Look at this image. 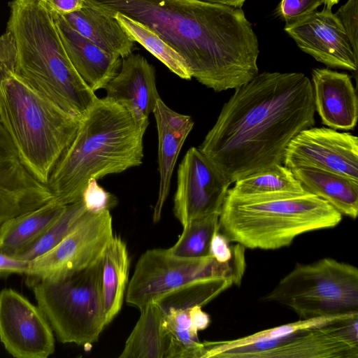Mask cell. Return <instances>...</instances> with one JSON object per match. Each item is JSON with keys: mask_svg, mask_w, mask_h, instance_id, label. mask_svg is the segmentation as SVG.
<instances>
[{"mask_svg": "<svg viewBox=\"0 0 358 358\" xmlns=\"http://www.w3.org/2000/svg\"><path fill=\"white\" fill-rule=\"evenodd\" d=\"M315 113L303 73H258L235 89L199 149L232 183L282 164L290 141L314 126Z\"/></svg>", "mask_w": 358, "mask_h": 358, "instance_id": "cell-1", "label": "cell"}, {"mask_svg": "<svg viewBox=\"0 0 358 358\" xmlns=\"http://www.w3.org/2000/svg\"><path fill=\"white\" fill-rule=\"evenodd\" d=\"M83 1L148 27L184 58L193 78L215 92L236 89L258 74L257 37L241 8L199 0Z\"/></svg>", "mask_w": 358, "mask_h": 358, "instance_id": "cell-2", "label": "cell"}, {"mask_svg": "<svg viewBox=\"0 0 358 358\" xmlns=\"http://www.w3.org/2000/svg\"><path fill=\"white\" fill-rule=\"evenodd\" d=\"M147 128L122 105L97 98L50 173L47 186L54 199L64 206L75 203L90 179L140 166Z\"/></svg>", "mask_w": 358, "mask_h": 358, "instance_id": "cell-3", "label": "cell"}, {"mask_svg": "<svg viewBox=\"0 0 358 358\" xmlns=\"http://www.w3.org/2000/svg\"><path fill=\"white\" fill-rule=\"evenodd\" d=\"M6 31L15 41L14 73L61 108L81 118L97 99L64 50L42 0H13Z\"/></svg>", "mask_w": 358, "mask_h": 358, "instance_id": "cell-4", "label": "cell"}, {"mask_svg": "<svg viewBox=\"0 0 358 358\" xmlns=\"http://www.w3.org/2000/svg\"><path fill=\"white\" fill-rule=\"evenodd\" d=\"M342 215L322 199L298 194L240 196L229 192L219 216V230L244 248L278 250L299 236L336 227Z\"/></svg>", "mask_w": 358, "mask_h": 358, "instance_id": "cell-5", "label": "cell"}, {"mask_svg": "<svg viewBox=\"0 0 358 358\" xmlns=\"http://www.w3.org/2000/svg\"><path fill=\"white\" fill-rule=\"evenodd\" d=\"M0 120L29 172L47 185L80 118L43 96L14 71L0 77Z\"/></svg>", "mask_w": 358, "mask_h": 358, "instance_id": "cell-6", "label": "cell"}, {"mask_svg": "<svg viewBox=\"0 0 358 358\" xmlns=\"http://www.w3.org/2000/svg\"><path fill=\"white\" fill-rule=\"evenodd\" d=\"M262 300L287 306L301 320L358 312V269L330 257L297 263Z\"/></svg>", "mask_w": 358, "mask_h": 358, "instance_id": "cell-7", "label": "cell"}, {"mask_svg": "<svg viewBox=\"0 0 358 358\" xmlns=\"http://www.w3.org/2000/svg\"><path fill=\"white\" fill-rule=\"evenodd\" d=\"M101 268V259L66 278L28 284L61 343L90 345L98 341L106 327Z\"/></svg>", "mask_w": 358, "mask_h": 358, "instance_id": "cell-8", "label": "cell"}, {"mask_svg": "<svg viewBox=\"0 0 358 358\" xmlns=\"http://www.w3.org/2000/svg\"><path fill=\"white\" fill-rule=\"evenodd\" d=\"M244 249L237 245L233 259L227 263H220L210 255L185 258L172 255L168 249L148 250L136 264L125 301L141 310L162 294L201 278H231L238 285L245 266Z\"/></svg>", "mask_w": 358, "mask_h": 358, "instance_id": "cell-9", "label": "cell"}, {"mask_svg": "<svg viewBox=\"0 0 358 358\" xmlns=\"http://www.w3.org/2000/svg\"><path fill=\"white\" fill-rule=\"evenodd\" d=\"M113 236L110 210L87 211L59 243L30 261L28 284L62 280L96 264Z\"/></svg>", "mask_w": 358, "mask_h": 358, "instance_id": "cell-10", "label": "cell"}, {"mask_svg": "<svg viewBox=\"0 0 358 358\" xmlns=\"http://www.w3.org/2000/svg\"><path fill=\"white\" fill-rule=\"evenodd\" d=\"M231 181L200 151L191 147L180 163L173 213L182 226L220 214Z\"/></svg>", "mask_w": 358, "mask_h": 358, "instance_id": "cell-11", "label": "cell"}, {"mask_svg": "<svg viewBox=\"0 0 358 358\" xmlns=\"http://www.w3.org/2000/svg\"><path fill=\"white\" fill-rule=\"evenodd\" d=\"M0 341L16 358H47L55 349L53 330L41 309L11 288L0 291Z\"/></svg>", "mask_w": 358, "mask_h": 358, "instance_id": "cell-12", "label": "cell"}, {"mask_svg": "<svg viewBox=\"0 0 358 358\" xmlns=\"http://www.w3.org/2000/svg\"><path fill=\"white\" fill-rule=\"evenodd\" d=\"M282 164L290 169L313 167L358 180V138L330 127L305 129L289 143Z\"/></svg>", "mask_w": 358, "mask_h": 358, "instance_id": "cell-13", "label": "cell"}, {"mask_svg": "<svg viewBox=\"0 0 358 358\" xmlns=\"http://www.w3.org/2000/svg\"><path fill=\"white\" fill-rule=\"evenodd\" d=\"M358 312L301 330L259 358H357Z\"/></svg>", "mask_w": 358, "mask_h": 358, "instance_id": "cell-14", "label": "cell"}, {"mask_svg": "<svg viewBox=\"0 0 358 358\" xmlns=\"http://www.w3.org/2000/svg\"><path fill=\"white\" fill-rule=\"evenodd\" d=\"M285 31L301 50L329 67L355 71L357 55L342 24L325 7L303 18L286 24Z\"/></svg>", "mask_w": 358, "mask_h": 358, "instance_id": "cell-15", "label": "cell"}, {"mask_svg": "<svg viewBox=\"0 0 358 358\" xmlns=\"http://www.w3.org/2000/svg\"><path fill=\"white\" fill-rule=\"evenodd\" d=\"M53 199L48 186L38 181L21 162L0 120V227Z\"/></svg>", "mask_w": 358, "mask_h": 358, "instance_id": "cell-16", "label": "cell"}, {"mask_svg": "<svg viewBox=\"0 0 358 358\" xmlns=\"http://www.w3.org/2000/svg\"><path fill=\"white\" fill-rule=\"evenodd\" d=\"M104 89L106 97L127 108L141 123L148 126L149 116L160 96L155 69L143 56L131 53L122 58L119 72Z\"/></svg>", "mask_w": 358, "mask_h": 358, "instance_id": "cell-17", "label": "cell"}, {"mask_svg": "<svg viewBox=\"0 0 358 358\" xmlns=\"http://www.w3.org/2000/svg\"><path fill=\"white\" fill-rule=\"evenodd\" d=\"M49 11L67 56L78 75L92 91L104 89L119 72L122 58L101 49L80 35L61 14Z\"/></svg>", "mask_w": 358, "mask_h": 358, "instance_id": "cell-18", "label": "cell"}, {"mask_svg": "<svg viewBox=\"0 0 358 358\" xmlns=\"http://www.w3.org/2000/svg\"><path fill=\"white\" fill-rule=\"evenodd\" d=\"M311 84L315 108L322 123L334 129H354L358 101L349 75L329 69H315Z\"/></svg>", "mask_w": 358, "mask_h": 358, "instance_id": "cell-19", "label": "cell"}, {"mask_svg": "<svg viewBox=\"0 0 358 358\" xmlns=\"http://www.w3.org/2000/svg\"><path fill=\"white\" fill-rule=\"evenodd\" d=\"M158 135L159 187L154 208L153 220H160L169 195L175 165L182 147L192 131L194 121L189 115L180 114L167 106L159 98L153 110Z\"/></svg>", "mask_w": 358, "mask_h": 358, "instance_id": "cell-20", "label": "cell"}, {"mask_svg": "<svg viewBox=\"0 0 358 358\" xmlns=\"http://www.w3.org/2000/svg\"><path fill=\"white\" fill-rule=\"evenodd\" d=\"M62 15L73 29L101 49L122 58L132 53L135 41L114 17L85 3L80 9Z\"/></svg>", "mask_w": 358, "mask_h": 358, "instance_id": "cell-21", "label": "cell"}, {"mask_svg": "<svg viewBox=\"0 0 358 358\" xmlns=\"http://www.w3.org/2000/svg\"><path fill=\"white\" fill-rule=\"evenodd\" d=\"M291 170L307 192L328 202L342 215L357 217L358 180L313 167Z\"/></svg>", "mask_w": 358, "mask_h": 358, "instance_id": "cell-22", "label": "cell"}, {"mask_svg": "<svg viewBox=\"0 0 358 358\" xmlns=\"http://www.w3.org/2000/svg\"><path fill=\"white\" fill-rule=\"evenodd\" d=\"M66 206L53 199L6 220L0 227V252L15 256L24 251L62 215Z\"/></svg>", "mask_w": 358, "mask_h": 358, "instance_id": "cell-23", "label": "cell"}, {"mask_svg": "<svg viewBox=\"0 0 358 358\" xmlns=\"http://www.w3.org/2000/svg\"><path fill=\"white\" fill-rule=\"evenodd\" d=\"M129 264L125 242L114 235L101 257V290L106 326L122 308L129 283Z\"/></svg>", "mask_w": 358, "mask_h": 358, "instance_id": "cell-24", "label": "cell"}, {"mask_svg": "<svg viewBox=\"0 0 358 358\" xmlns=\"http://www.w3.org/2000/svg\"><path fill=\"white\" fill-rule=\"evenodd\" d=\"M140 311V317L119 357L166 358L171 337L166 326L164 312L153 301Z\"/></svg>", "mask_w": 358, "mask_h": 358, "instance_id": "cell-25", "label": "cell"}, {"mask_svg": "<svg viewBox=\"0 0 358 358\" xmlns=\"http://www.w3.org/2000/svg\"><path fill=\"white\" fill-rule=\"evenodd\" d=\"M229 192L240 196L298 194L306 192L293 171L275 164L236 180Z\"/></svg>", "mask_w": 358, "mask_h": 358, "instance_id": "cell-26", "label": "cell"}, {"mask_svg": "<svg viewBox=\"0 0 358 358\" xmlns=\"http://www.w3.org/2000/svg\"><path fill=\"white\" fill-rule=\"evenodd\" d=\"M235 284L231 278L208 277L197 278L176 287L157 298L155 302L164 313L173 309H189L208 303Z\"/></svg>", "mask_w": 358, "mask_h": 358, "instance_id": "cell-27", "label": "cell"}, {"mask_svg": "<svg viewBox=\"0 0 358 358\" xmlns=\"http://www.w3.org/2000/svg\"><path fill=\"white\" fill-rule=\"evenodd\" d=\"M113 17L135 42L144 47L171 72L182 79L191 80L192 75L184 58L157 33L122 13H117Z\"/></svg>", "mask_w": 358, "mask_h": 358, "instance_id": "cell-28", "label": "cell"}, {"mask_svg": "<svg viewBox=\"0 0 358 358\" xmlns=\"http://www.w3.org/2000/svg\"><path fill=\"white\" fill-rule=\"evenodd\" d=\"M165 323L171 337L166 358H203L205 348L193 327L189 309H173L164 313Z\"/></svg>", "mask_w": 358, "mask_h": 358, "instance_id": "cell-29", "label": "cell"}, {"mask_svg": "<svg viewBox=\"0 0 358 358\" xmlns=\"http://www.w3.org/2000/svg\"><path fill=\"white\" fill-rule=\"evenodd\" d=\"M87 212L82 199L69 204L62 215L30 246L15 256L31 261L59 243L78 224Z\"/></svg>", "mask_w": 358, "mask_h": 358, "instance_id": "cell-30", "label": "cell"}, {"mask_svg": "<svg viewBox=\"0 0 358 358\" xmlns=\"http://www.w3.org/2000/svg\"><path fill=\"white\" fill-rule=\"evenodd\" d=\"M220 214L193 220L185 226L178 241L169 251L185 258H201L209 255L212 237L219 230Z\"/></svg>", "mask_w": 358, "mask_h": 358, "instance_id": "cell-31", "label": "cell"}, {"mask_svg": "<svg viewBox=\"0 0 358 358\" xmlns=\"http://www.w3.org/2000/svg\"><path fill=\"white\" fill-rule=\"evenodd\" d=\"M81 199L87 210L92 213L110 210L117 204L115 196L100 186L94 178L89 180Z\"/></svg>", "mask_w": 358, "mask_h": 358, "instance_id": "cell-32", "label": "cell"}, {"mask_svg": "<svg viewBox=\"0 0 358 358\" xmlns=\"http://www.w3.org/2000/svg\"><path fill=\"white\" fill-rule=\"evenodd\" d=\"M323 3L325 0H282L278 11L286 24H292L313 13Z\"/></svg>", "mask_w": 358, "mask_h": 358, "instance_id": "cell-33", "label": "cell"}, {"mask_svg": "<svg viewBox=\"0 0 358 358\" xmlns=\"http://www.w3.org/2000/svg\"><path fill=\"white\" fill-rule=\"evenodd\" d=\"M358 0H348L334 13L349 38L353 51L357 55V13Z\"/></svg>", "mask_w": 358, "mask_h": 358, "instance_id": "cell-34", "label": "cell"}, {"mask_svg": "<svg viewBox=\"0 0 358 358\" xmlns=\"http://www.w3.org/2000/svg\"><path fill=\"white\" fill-rule=\"evenodd\" d=\"M16 59V48L12 35L6 31L0 36V77L10 71H14Z\"/></svg>", "mask_w": 358, "mask_h": 358, "instance_id": "cell-35", "label": "cell"}, {"mask_svg": "<svg viewBox=\"0 0 358 358\" xmlns=\"http://www.w3.org/2000/svg\"><path fill=\"white\" fill-rule=\"evenodd\" d=\"M236 246L231 248L228 239L217 230L213 234L209 246V255L220 263L230 262L236 252Z\"/></svg>", "mask_w": 358, "mask_h": 358, "instance_id": "cell-36", "label": "cell"}, {"mask_svg": "<svg viewBox=\"0 0 358 358\" xmlns=\"http://www.w3.org/2000/svg\"><path fill=\"white\" fill-rule=\"evenodd\" d=\"M29 265L30 261L0 252V276L15 273L27 275Z\"/></svg>", "mask_w": 358, "mask_h": 358, "instance_id": "cell-37", "label": "cell"}, {"mask_svg": "<svg viewBox=\"0 0 358 358\" xmlns=\"http://www.w3.org/2000/svg\"><path fill=\"white\" fill-rule=\"evenodd\" d=\"M49 10L64 15L80 9L83 0H42Z\"/></svg>", "mask_w": 358, "mask_h": 358, "instance_id": "cell-38", "label": "cell"}, {"mask_svg": "<svg viewBox=\"0 0 358 358\" xmlns=\"http://www.w3.org/2000/svg\"><path fill=\"white\" fill-rule=\"evenodd\" d=\"M189 315L193 327L198 332L206 329L209 326L210 317L202 310L201 306H196L189 308Z\"/></svg>", "mask_w": 358, "mask_h": 358, "instance_id": "cell-39", "label": "cell"}, {"mask_svg": "<svg viewBox=\"0 0 358 358\" xmlns=\"http://www.w3.org/2000/svg\"><path fill=\"white\" fill-rule=\"evenodd\" d=\"M210 3H218L236 8H241L245 0H199Z\"/></svg>", "mask_w": 358, "mask_h": 358, "instance_id": "cell-40", "label": "cell"}, {"mask_svg": "<svg viewBox=\"0 0 358 358\" xmlns=\"http://www.w3.org/2000/svg\"><path fill=\"white\" fill-rule=\"evenodd\" d=\"M338 2V0H325V7L328 8H332V6L337 3Z\"/></svg>", "mask_w": 358, "mask_h": 358, "instance_id": "cell-41", "label": "cell"}]
</instances>
